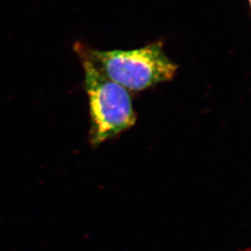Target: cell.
<instances>
[{
    "instance_id": "obj_1",
    "label": "cell",
    "mask_w": 251,
    "mask_h": 251,
    "mask_svg": "<svg viewBox=\"0 0 251 251\" xmlns=\"http://www.w3.org/2000/svg\"><path fill=\"white\" fill-rule=\"evenodd\" d=\"M74 49L89 57L109 79L126 90H145L171 80L178 69L160 42L130 50H97L80 42Z\"/></svg>"
},
{
    "instance_id": "obj_2",
    "label": "cell",
    "mask_w": 251,
    "mask_h": 251,
    "mask_svg": "<svg viewBox=\"0 0 251 251\" xmlns=\"http://www.w3.org/2000/svg\"><path fill=\"white\" fill-rule=\"evenodd\" d=\"M90 103V142L100 144L134 125L132 101L127 90L109 79L99 67L78 50Z\"/></svg>"
},
{
    "instance_id": "obj_3",
    "label": "cell",
    "mask_w": 251,
    "mask_h": 251,
    "mask_svg": "<svg viewBox=\"0 0 251 251\" xmlns=\"http://www.w3.org/2000/svg\"><path fill=\"white\" fill-rule=\"evenodd\" d=\"M250 4H251V0H250Z\"/></svg>"
}]
</instances>
